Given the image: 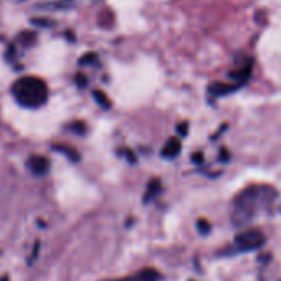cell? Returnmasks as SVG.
I'll use <instances>...</instances> for the list:
<instances>
[{"label": "cell", "instance_id": "6da1fadb", "mask_svg": "<svg viewBox=\"0 0 281 281\" xmlns=\"http://www.w3.org/2000/svg\"><path fill=\"white\" fill-rule=\"evenodd\" d=\"M17 103L25 108H38L48 99V88L45 81L35 76H23L12 86Z\"/></svg>", "mask_w": 281, "mask_h": 281}, {"label": "cell", "instance_id": "7a4b0ae2", "mask_svg": "<svg viewBox=\"0 0 281 281\" xmlns=\"http://www.w3.org/2000/svg\"><path fill=\"white\" fill-rule=\"evenodd\" d=\"M266 194L268 189H248L241 194L238 200H237V209H235V215L240 217V223L248 222L253 217V212L266 198Z\"/></svg>", "mask_w": 281, "mask_h": 281}, {"label": "cell", "instance_id": "3957f363", "mask_svg": "<svg viewBox=\"0 0 281 281\" xmlns=\"http://www.w3.org/2000/svg\"><path fill=\"white\" fill-rule=\"evenodd\" d=\"M263 235L258 230H248L237 237V243L241 250H253L263 245Z\"/></svg>", "mask_w": 281, "mask_h": 281}, {"label": "cell", "instance_id": "277c9868", "mask_svg": "<svg viewBox=\"0 0 281 281\" xmlns=\"http://www.w3.org/2000/svg\"><path fill=\"white\" fill-rule=\"evenodd\" d=\"M27 166H28L30 171L33 172V174L43 175L46 171H48L50 164H48V161H46L45 157H42V155H32V157L28 159Z\"/></svg>", "mask_w": 281, "mask_h": 281}, {"label": "cell", "instance_id": "5b68a950", "mask_svg": "<svg viewBox=\"0 0 281 281\" xmlns=\"http://www.w3.org/2000/svg\"><path fill=\"white\" fill-rule=\"evenodd\" d=\"M179 151H180V142L172 137V139L166 144V148H164L162 155L164 157H174V155L179 154Z\"/></svg>", "mask_w": 281, "mask_h": 281}, {"label": "cell", "instance_id": "8992f818", "mask_svg": "<svg viewBox=\"0 0 281 281\" xmlns=\"http://www.w3.org/2000/svg\"><path fill=\"white\" fill-rule=\"evenodd\" d=\"M124 281H157V275H155V271H152V270H146Z\"/></svg>", "mask_w": 281, "mask_h": 281}, {"label": "cell", "instance_id": "52a82bcc", "mask_svg": "<svg viewBox=\"0 0 281 281\" xmlns=\"http://www.w3.org/2000/svg\"><path fill=\"white\" fill-rule=\"evenodd\" d=\"M94 98L98 99V103H99V105H103L105 108L109 106V103H108V98H106L105 94H103L101 91H94Z\"/></svg>", "mask_w": 281, "mask_h": 281}]
</instances>
